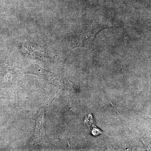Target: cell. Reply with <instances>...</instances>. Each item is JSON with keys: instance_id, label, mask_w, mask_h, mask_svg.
<instances>
[{"instance_id": "1", "label": "cell", "mask_w": 151, "mask_h": 151, "mask_svg": "<svg viewBox=\"0 0 151 151\" xmlns=\"http://www.w3.org/2000/svg\"><path fill=\"white\" fill-rule=\"evenodd\" d=\"M84 122L88 125L89 130L92 132V134L93 136H97L103 134V131L96 127L93 116L91 114H89L88 116L85 117Z\"/></svg>"}]
</instances>
